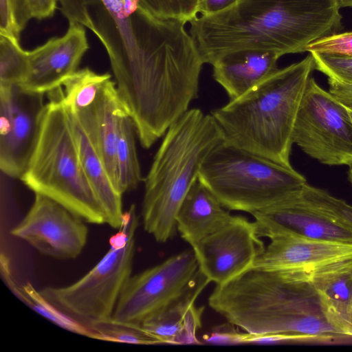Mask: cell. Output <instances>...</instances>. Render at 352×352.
I'll list each match as a JSON object with an SVG mask.
<instances>
[{"instance_id":"9c48e42d","label":"cell","mask_w":352,"mask_h":352,"mask_svg":"<svg viewBox=\"0 0 352 352\" xmlns=\"http://www.w3.org/2000/svg\"><path fill=\"white\" fill-rule=\"evenodd\" d=\"M201 271L193 250L175 254L130 277L111 319L140 326L190 288Z\"/></svg>"},{"instance_id":"cb8c5ba5","label":"cell","mask_w":352,"mask_h":352,"mask_svg":"<svg viewBox=\"0 0 352 352\" xmlns=\"http://www.w3.org/2000/svg\"><path fill=\"white\" fill-rule=\"evenodd\" d=\"M136 130L129 115L122 116L119 121L116 144L118 188L123 195L135 189L144 180L135 145Z\"/></svg>"},{"instance_id":"9a60e30c","label":"cell","mask_w":352,"mask_h":352,"mask_svg":"<svg viewBox=\"0 0 352 352\" xmlns=\"http://www.w3.org/2000/svg\"><path fill=\"white\" fill-rule=\"evenodd\" d=\"M89 46L84 26L69 23L66 33L28 51L30 72L19 86L23 90L49 94L60 87L76 72Z\"/></svg>"},{"instance_id":"8fae6325","label":"cell","mask_w":352,"mask_h":352,"mask_svg":"<svg viewBox=\"0 0 352 352\" xmlns=\"http://www.w3.org/2000/svg\"><path fill=\"white\" fill-rule=\"evenodd\" d=\"M46 104L44 94L18 85H0V169L19 179L23 175L39 136Z\"/></svg>"},{"instance_id":"5bb4252c","label":"cell","mask_w":352,"mask_h":352,"mask_svg":"<svg viewBox=\"0 0 352 352\" xmlns=\"http://www.w3.org/2000/svg\"><path fill=\"white\" fill-rule=\"evenodd\" d=\"M251 214L259 237L292 236L352 244L351 226L316 209L301 196Z\"/></svg>"},{"instance_id":"8d00e7d4","label":"cell","mask_w":352,"mask_h":352,"mask_svg":"<svg viewBox=\"0 0 352 352\" xmlns=\"http://www.w3.org/2000/svg\"><path fill=\"white\" fill-rule=\"evenodd\" d=\"M340 8L352 7V0H338Z\"/></svg>"},{"instance_id":"7a4b0ae2","label":"cell","mask_w":352,"mask_h":352,"mask_svg":"<svg viewBox=\"0 0 352 352\" xmlns=\"http://www.w3.org/2000/svg\"><path fill=\"white\" fill-rule=\"evenodd\" d=\"M338 0H238L230 8L190 21V36L204 63L254 49L280 57L305 52L341 29Z\"/></svg>"},{"instance_id":"5b68a950","label":"cell","mask_w":352,"mask_h":352,"mask_svg":"<svg viewBox=\"0 0 352 352\" xmlns=\"http://www.w3.org/2000/svg\"><path fill=\"white\" fill-rule=\"evenodd\" d=\"M49 94L36 147L20 179L34 194L53 199L85 222L104 223V212L82 167L62 87Z\"/></svg>"},{"instance_id":"603a6c76","label":"cell","mask_w":352,"mask_h":352,"mask_svg":"<svg viewBox=\"0 0 352 352\" xmlns=\"http://www.w3.org/2000/svg\"><path fill=\"white\" fill-rule=\"evenodd\" d=\"M0 271L6 286L18 299L30 308L65 330L93 338L94 333L88 327L56 307L30 283L19 285L12 273L10 258L3 252L1 253L0 256Z\"/></svg>"},{"instance_id":"e575fe53","label":"cell","mask_w":352,"mask_h":352,"mask_svg":"<svg viewBox=\"0 0 352 352\" xmlns=\"http://www.w3.org/2000/svg\"><path fill=\"white\" fill-rule=\"evenodd\" d=\"M329 91L345 106L352 108V85L328 78Z\"/></svg>"},{"instance_id":"484cf974","label":"cell","mask_w":352,"mask_h":352,"mask_svg":"<svg viewBox=\"0 0 352 352\" xmlns=\"http://www.w3.org/2000/svg\"><path fill=\"white\" fill-rule=\"evenodd\" d=\"M29 72L28 51L19 40L0 34V85H20Z\"/></svg>"},{"instance_id":"8992f818","label":"cell","mask_w":352,"mask_h":352,"mask_svg":"<svg viewBox=\"0 0 352 352\" xmlns=\"http://www.w3.org/2000/svg\"><path fill=\"white\" fill-rule=\"evenodd\" d=\"M198 180L225 208L250 214L300 196L307 184L294 168L223 140L205 159Z\"/></svg>"},{"instance_id":"30bf717a","label":"cell","mask_w":352,"mask_h":352,"mask_svg":"<svg viewBox=\"0 0 352 352\" xmlns=\"http://www.w3.org/2000/svg\"><path fill=\"white\" fill-rule=\"evenodd\" d=\"M124 0H58L69 23L88 28L106 50L111 69L122 75L133 67L144 52L136 20L126 17Z\"/></svg>"},{"instance_id":"4fadbf2b","label":"cell","mask_w":352,"mask_h":352,"mask_svg":"<svg viewBox=\"0 0 352 352\" xmlns=\"http://www.w3.org/2000/svg\"><path fill=\"white\" fill-rule=\"evenodd\" d=\"M191 247L201 273L210 282L222 285L252 268L265 246L254 221L232 216L226 224Z\"/></svg>"},{"instance_id":"ac0fdd59","label":"cell","mask_w":352,"mask_h":352,"mask_svg":"<svg viewBox=\"0 0 352 352\" xmlns=\"http://www.w3.org/2000/svg\"><path fill=\"white\" fill-rule=\"evenodd\" d=\"M210 283L201 272L190 288L141 327L161 344H201L196 334L201 326L204 308L196 307L195 301Z\"/></svg>"},{"instance_id":"836d02e7","label":"cell","mask_w":352,"mask_h":352,"mask_svg":"<svg viewBox=\"0 0 352 352\" xmlns=\"http://www.w3.org/2000/svg\"><path fill=\"white\" fill-rule=\"evenodd\" d=\"M58 0H25L31 18L42 20L52 17Z\"/></svg>"},{"instance_id":"7c38bea8","label":"cell","mask_w":352,"mask_h":352,"mask_svg":"<svg viewBox=\"0 0 352 352\" xmlns=\"http://www.w3.org/2000/svg\"><path fill=\"white\" fill-rule=\"evenodd\" d=\"M34 201L10 234L56 259L78 256L88 236L85 221L53 199L34 194Z\"/></svg>"},{"instance_id":"3957f363","label":"cell","mask_w":352,"mask_h":352,"mask_svg":"<svg viewBox=\"0 0 352 352\" xmlns=\"http://www.w3.org/2000/svg\"><path fill=\"white\" fill-rule=\"evenodd\" d=\"M314 69L310 54L213 110L211 115L222 131L223 141L293 168L289 157L294 126Z\"/></svg>"},{"instance_id":"277c9868","label":"cell","mask_w":352,"mask_h":352,"mask_svg":"<svg viewBox=\"0 0 352 352\" xmlns=\"http://www.w3.org/2000/svg\"><path fill=\"white\" fill-rule=\"evenodd\" d=\"M223 140L213 116L199 109H188L166 131L144 179L143 226L157 241L175 235L180 206L205 159Z\"/></svg>"},{"instance_id":"ba28073f","label":"cell","mask_w":352,"mask_h":352,"mask_svg":"<svg viewBox=\"0 0 352 352\" xmlns=\"http://www.w3.org/2000/svg\"><path fill=\"white\" fill-rule=\"evenodd\" d=\"M292 140L321 164L352 163V122L346 106L311 77L297 113Z\"/></svg>"},{"instance_id":"d4e9b609","label":"cell","mask_w":352,"mask_h":352,"mask_svg":"<svg viewBox=\"0 0 352 352\" xmlns=\"http://www.w3.org/2000/svg\"><path fill=\"white\" fill-rule=\"evenodd\" d=\"M111 75L98 74L88 67L78 69L63 84V102L70 112L91 105Z\"/></svg>"},{"instance_id":"4316f807","label":"cell","mask_w":352,"mask_h":352,"mask_svg":"<svg viewBox=\"0 0 352 352\" xmlns=\"http://www.w3.org/2000/svg\"><path fill=\"white\" fill-rule=\"evenodd\" d=\"M89 328L94 333L93 338L135 344H160L161 342L144 331L141 326L107 320L93 324Z\"/></svg>"},{"instance_id":"44dd1931","label":"cell","mask_w":352,"mask_h":352,"mask_svg":"<svg viewBox=\"0 0 352 352\" xmlns=\"http://www.w3.org/2000/svg\"><path fill=\"white\" fill-rule=\"evenodd\" d=\"M310 280L334 322L352 338V255L312 268Z\"/></svg>"},{"instance_id":"52a82bcc","label":"cell","mask_w":352,"mask_h":352,"mask_svg":"<svg viewBox=\"0 0 352 352\" xmlns=\"http://www.w3.org/2000/svg\"><path fill=\"white\" fill-rule=\"evenodd\" d=\"M133 232L122 247H110L86 274L65 287H47L41 294L58 309L82 324L111 319L120 296L131 276L135 254Z\"/></svg>"},{"instance_id":"ffe728a7","label":"cell","mask_w":352,"mask_h":352,"mask_svg":"<svg viewBox=\"0 0 352 352\" xmlns=\"http://www.w3.org/2000/svg\"><path fill=\"white\" fill-rule=\"evenodd\" d=\"M216 196L198 179L178 211L177 230L191 246L226 224L232 217Z\"/></svg>"},{"instance_id":"7402d4cb","label":"cell","mask_w":352,"mask_h":352,"mask_svg":"<svg viewBox=\"0 0 352 352\" xmlns=\"http://www.w3.org/2000/svg\"><path fill=\"white\" fill-rule=\"evenodd\" d=\"M69 113L87 180L104 212L106 223L113 228H119L124 214L122 194L111 181L102 160L82 129L69 111Z\"/></svg>"},{"instance_id":"d6986e66","label":"cell","mask_w":352,"mask_h":352,"mask_svg":"<svg viewBox=\"0 0 352 352\" xmlns=\"http://www.w3.org/2000/svg\"><path fill=\"white\" fill-rule=\"evenodd\" d=\"M274 53L244 49L228 53L213 65L212 76L230 100L247 93L278 70Z\"/></svg>"},{"instance_id":"e0dca14e","label":"cell","mask_w":352,"mask_h":352,"mask_svg":"<svg viewBox=\"0 0 352 352\" xmlns=\"http://www.w3.org/2000/svg\"><path fill=\"white\" fill-rule=\"evenodd\" d=\"M257 256L252 267L268 270L304 269L352 255V244L292 236L272 237Z\"/></svg>"},{"instance_id":"2e32d148","label":"cell","mask_w":352,"mask_h":352,"mask_svg":"<svg viewBox=\"0 0 352 352\" xmlns=\"http://www.w3.org/2000/svg\"><path fill=\"white\" fill-rule=\"evenodd\" d=\"M70 113L100 157L118 190L116 157L118 126L120 118L129 113L115 81L111 78L107 80L91 105Z\"/></svg>"},{"instance_id":"f35d334b","label":"cell","mask_w":352,"mask_h":352,"mask_svg":"<svg viewBox=\"0 0 352 352\" xmlns=\"http://www.w3.org/2000/svg\"><path fill=\"white\" fill-rule=\"evenodd\" d=\"M346 111L349 115V117L351 118V120L352 122V108L348 107L346 106Z\"/></svg>"},{"instance_id":"1f68e13d","label":"cell","mask_w":352,"mask_h":352,"mask_svg":"<svg viewBox=\"0 0 352 352\" xmlns=\"http://www.w3.org/2000/svg\"><path fill=\"white\" fill-rule=\"evenodd\" d=\"M305 52L352 57V32L324 36L308 45Z\"/></svg>"},{"instance_id":"ab89813d","label":"cell","mask_w":352,"mask_h":352,"mask_svg":"<svg viewBox=\"0 0 352 352\" xmlns=\"http://www.w3.org/2000/svg\"><path fill=\"white\" fill-rule=\"evenodd\" d=\"M351 324H352V304H351Z\"/></svg>"},{"instance_id":"83f0119b","label":"cell","mask_w":352,"mask_h":352,"mask_svg":"<svg viewBox=\"0 0 352 352\" xmlns=\"http://www.w3.org/2000/svg\"><path fill=\"white\" fill-rule=\"evenodd\" d=\"M302 199L316 209L352 228V206L327 190L306 184Z\"/></svg>"},{"instance_id":"74e56055","label":"cell","mask_w":352,"mask_h":352,"mask_svg":"<svg viewBox=\"0 0 352 352\" xmlns=\"http://www.w3.org/2000/svg\"><path fill=\"white\" fill-rule=\"evenodd\" d=\"M349 171H348V179L352 185V163H351L349 166Z\"/></svg>"},{"instance_id":"6da1fadb","label":"cell","mask_w":352,"mask_h":352,"mask_svg":"<svg viewBox=\"0 0 352 352\" xmlns=\"http://www.w3.org/2000/svg\"><path fill=\"white\" fill-rule=\"evenodd\" d=\"M208 304L230 324L252 334H280L291 342L351 338L331 318L308 270L252 267L216 285Z\"/></svg>"},{"instance_id":"d590c367","label":"cell","mask_w":352,"mask_h":352,"mask_svg":"<svg viewBox=\"0 0 352 352\" xmlns=\"http://www.w3.org/2000/svg\"><path fill=\"white\" fill-rule=\"evenodd\" d=\"M238 0H201L198 12L202 15H212L223 11L237 2Z\"/></svg>"},{"instance_id":"f1b7e54d","label":"cell","mask_w":352,"mask_h":352,"mask_svg":"<svg viewBox=\"0 0 352 352\" xmlns=\"http://www.w3.org/2000/svg\"><path fill=\"white\" fill-rule=\"evenodd\" d=\"M201 0H140L139 8L160 19L190 21L198 13Z\"/></svg>"},{"instance_id":"f546056e","label":"cell","mask_w":352,"mask_h":352,"mask_svg":"<svg viewBox=\"0 0 352 352\" xmlns=\"http://www.w3.org/2000/svg\"><path fill=\"white\" fill-rule=\"evenodd\" d=\"M30 14L25 0H0V34L19 41Z\"/></svg>"},{"instance_id":"d6a6232c","label":"cell","mask_w":352,"mask_h":352,"mask_svg":"<svg viewBox=\"0 0 352 352\" xmlns=\"http://www.w3.org/2000/svg\"><path fill=\"white\" fill-rule=\"evenodd\" d=\"M245 331H239L229 326L218 327L216 330L204 336L207 343L223 345L244 344H245Z\"/></svg>"},{"instance_id":"4dcf8cb0","label":"cell","mask_w":352,"mask_h":352,"mask_svg":"<svg viewBox=\"0 0 352 352\" xmlns=\"http://www.w3.org/2000/svg\"><path fill=\"white\" fill-rule=\"evenodd\" d=\"M315 62V69L328 78L352 85V57L334 54L310 53Z\"/></svg>"}]
</instances>
